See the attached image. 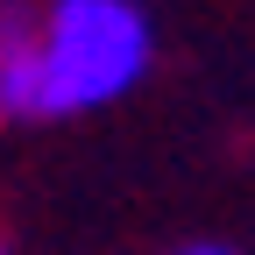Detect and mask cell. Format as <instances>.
Masks as SVG:
<instances>
[{
  "instance_id": "6da1fadb",
  "label": "cell",
  "mask_w": 255,
  "mask_h": 255,
  "mask_svg": "<svg viewBox=\"0 0 255 255\" xmlns=\"http://www.w3.org/2000/svg\"><path fill=\"white\" fill-rule=\"evenodd\" d=\"M156 64L142 0H0V121L43 128L128 100Z\"/></svg>"
},
{
  "instance_id": "7a4b0ae2",
  "label": "cell",
  "mask_w": 255,
  "mask_h": 255,
  "mask_svg": "<svg viewBox=\"0 0 255 255\" xmlns=\"http://www.w3.org/2000/svg\"><path fill=\"white\" fill-rule=\"evenodd\" d=\"M170 255H241V248H227V241H177Z\"/></svg>"
},
{
  "instance_id": "3957f363",
  "label": "cell",
  "mask_w": 255,
  "mask_h": 255,
  "mask_svg": "<svg viewBox=\"0 0 255 255\" xmlns=\"http://www.w3.org/2000/svg\"><path fill=\"white\" fill-rule=\"evenodd\" d=\"M0 255H14V248H7V241H0Z\"/></svg>"
}]
</instances>
